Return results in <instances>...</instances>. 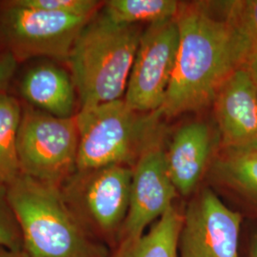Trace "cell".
<instances>
[{"label":"cell","instance_id":"cell-5","mask_svg":"<svg viewBox=\"0 0 257 257\" xmlns=\"http://www.w3.org/2000/svg\"><path fill=\"white\" fill-rule=\"evenodd\" d=\"M133 168L113 165L76 170L60 190L75 217L112 252L128 213Z\"/></svg>","mask_w":257,"mask_h":257},{"label":"cell","instance_id":"cell-12","mask_svg":"<svg viewBox=\"0 0 257 257\" xmlns=\"http://www.w3.org/2000/svg\"><path fill=\"white\" fill-rule=\"evenodd\" d=\"M166 164L179 197H191L206 177L211 166V134L207 124L193 122L175 133Z\"/></svg>","mask_w":257,"mask_h":257},{"label":"cell","instance_id":"cell-21","mask_svg":"<svg viewBox=\"0 0 257 257\" xmlns=\"http://www.w3.org/2000/svg\"><path fill=\"white\" fill-rule=\"evenodd\" d=\"M18 60L9 51L0 53V92L8 86L17 70Z\"/></svg>","mask_w":257,"mask_h":257},{"label":"cell","instance_id":"cell-15","mask_svg":"<svg viewBox=\"0 0 257 257\" xmlns=\"http://www.w3.org/2000/svg\"><path fill=\"white\" fill-rule=\"evenodd\" d=\"M184 208L176 203L138 241L115 248L110 257H178Z\"/></svg>","mask_w":257,"mask_h":257},{"label":"cell","instance_id":"cell-8","mask_svg":"<svg viewBox=\"0 0 257 257\" xmlns=\"http://www.w3.org/2000/svg\"><path fill=\"white\" fill-rule=\"evenodd\" d=\"M243 222L210 186L200 187L184 208L178 257H241Z\"/></svg>","mask_w":257,"mask_h":257},{"label":"cell","instance_id":"cell-9","mask_svg":"<svg viewBox=\"0 0 257 257\" xmlns=\"http://www.w3.org/2000/svg\"><path fill=\"white\" fill-rule=\"evenodd\" d=\"M179 46L176 19L150 25L141 34L124 100L138 112H157L165 101Z\"/></svg>","mask_w":257,"mask_h":257},{"label":"cell","instance_id":"cell-17","mask_svg":"<svg viewBox=\"0 0 257 257\" xmlns=\"http://www.w3.org/2000/svg\"><path fill=\"white\" fill-rule=\"evenodd\" d=\"M22 105L11 94L0 92V184L9 186L21 175L18 137Z\"/></svg>","mask_w":257,"mask_h":257},{"label":"cell","instance_id":"cell-13","mask_svg":"<svg viewBox=\"0 0 257 257\" xmlns=\"http://www.w3.org/2000/svg\"><path fill=\"white\" fill-rule=\"evenodd\" d=\"M206 176L211 189L230 195L257 222V145L222 149Z\"/></svg>","mask_w":257,"mask_h":257},{"label":"cell","instance_id":"cell-3","mask_svg":"<svg viewBox=\"0 0 257 257\" xmlns=\"http://www.w3.org/2000/svg\"><path fill=\"white\" fill-rule=\"evenodd\" d=\"M142 32L101 11L84 27L67 59L80 109L123 99Z\"/></svg>","mask_w":257,"mask_h":257},{"label":"cell","instance_id":"cell-22","mask_svg":"<svg viewBox=\"0 0 257 257\" xmlns=\"http://www.w3.org/2000/svg\"><path fill=\"white\" fill-rule=\"evenodd\" d=\"M246 257H257V224L248 232L246 242Z\"/></svg>","mask_w":257,"mask_h":257},{"label":"cell","instance_id":"cell-14","mask_svg":"<svg viewBox=\"0 0 257 257\" xmlns=\"http://www.w3.org/2000/svg\"><path fill=\"white\" fill-rule=\"evenodd\" d=\"M20 92L30 105L57 117L76 114V91L71 74L53 63L31 68L21 81Z\"/></svg>","mask_w":257,"mask_h":257},{"label":"cell","instance_id":"cell-24","mask_svg":"<svg viewBox=\"0 0 257 257\" xmlns=\"http://www.w3.org/2000/svg\"><path fill=\"white\" fill-rule=\"evenodd\" d=\"M0 257H29L24 250H13L0 247Z\"/></svg>","mask_w":257,"mask_h":257},{"label":"cell","instance_id":"cell-11","mask_svg":"<svg viewBox=\"0 0 257 257\" xmlns=\"http://www.w3.org/2000/svg\"><path fill=\"white\" fill-rule=\"evenodd\" d=\"M212 105L222 149L257 145V88L245 65L221 86Z\"/></svg>","mask_w":257,"mask_h":257},{"label":"cell","instance_id":"cell-7","mask_svg":"<svg viewBox=\"0 0 257 257\" xmlns=\"http://www.w3.org/2000/svg\"><path fill=\"white\" fill-rule=\"evenodd\" d=\"M93 17L34 9L14 0L2 11L0 31L18 62L38 56L67 62L76 38Z\"/></svg>","mask_w":257,"mask_h":257},{"label":"cell","instance_id":"cell-16","mask_svg":"<svg viewBox=\"0 0 257 257\" xmlns=\"http://www.w3.org/2000/svg\"><path fill=\"white\" fill-rule=\"evenodd\" d=\"M181 2L175 0H110L104 2L101 13L117 25H155L175 19Z\"/></svg>","mask_w":257,"mask_h":257},{"label":"cell","instance_id":"cell-23","mask_svg":"<svg viewBox=\"0 0 257 257\" xmlns=\"http://www.w3.org/2000/svg\"><path fill=\"white\" fill-rule=\"evenodd\" d=\"M245 67L247 68L248 73L251 75V78L257 88V51L249 55Z\"/></svg>","mask_w":257,"mask_h":257},{"label":"cell","instance_id":"cell-20","mask_svg":"<svg viewBox=\"0 0 257 257\" xmlns=\"http://www.w3.org/2000/svg\"><path fill=\"white\" fill-rule=\"evenodd\" d=\"M19 4L58 14L79 17H93L102 7L101 2L95 0H17Z\"/></svg>","mask_w":257,"mask_h":257},{"label":"cell","instance_id":"cell-6","mask_svg":"<svg viewBox=\"0 0 257 257\" xmlns=\"http://www.w3.org/2000/svg\"><path fill=\"white\" fill-rule=\"evenodd\" d=\"M79 135L75 115L57 117L22 106L18 156L22 175L60 187L76 171Z\"/></svg>","mask_w":257,"mask_h":257},{"label":"cell","instance_id":"cell-1","mask_svg":"<svg viewBox=\"0 0 257 257\" xmlns=\"http://www.w3.org/2000/svg\"><path fill=\"white\" fill-rule=\"evenodd\" d=\"M211 3L181 2L175 18L177 59L165 101L157 111L160 115L175 116L212 104L221 86L251 55L248 43L219 10L212 12Z\"/></svg>","mask_w":257,"mask_h":257},{"label":"cell","instance_id":"cell-2","mask_svg":"<svg viewBox=\"0 0 257 257\" xmlns=\"http://www.w3.org/2000/svg\"><path fill=\"white\" fill-rule=\"evenodd\" d=\"M29 257H110V248L84 229L60 187L21 175L7 186Z\"/></svg>","mask_w":257,"mask_h":257},{"label":"cell","instance_id":"cell-18","mask_svg":"<svg viewBox=\"0 0 257 257\" xmlns=\"http://www.w3.org/2000/svg\"><path fill=\"white\" fill-rule=\"evenodd\" d=\"M215 5L248 43L251 54L257 51V0L219 1Z\"/></svg>","mask_w":257,"mask_h":257},{"label":"cell","instance_id":"cell-10","mask_svg":"<svg viewBox=\"0 0 257 257\" xmlns=\"http://www.w3.org/2000/svg\"><path fill=\"white\" fill-rule=\"evenodd\" d=\"M178 198L168 172L165 150L156 141L133 167L128 213L116 248L138 241Z\"/></svg>","mask_w":257,"mask_h":257},{"label":"cell","instance_id":"cell-19","mask_svg":"<svg viewBox=\"0 0 257 257\" xmlns=\"http://www.w3.org/2000/svg\"><path fill=\"white\" fill-rule=\"evenodd\" d=\"M0 247L23 250L19 221L8 197L7 186L0 184Z\"/></svg>","mask_w":257,"mask_h":257},{"label":"cell","instance_id":"cell-4","mask_svg":"<svg viewBox=\"0 0 257 257\" xmlns=\"http://www.w3.org/2000/svg\"><path fill=\"white\" fill-rule=\"evenodd\" d=\"M158 112L130 108L124 98L81 108L75 114L79 143L76 170L108 166L134 167L156 142Z\"/></svg>","mask_w":257,"mask_h":257}]
</instances>
